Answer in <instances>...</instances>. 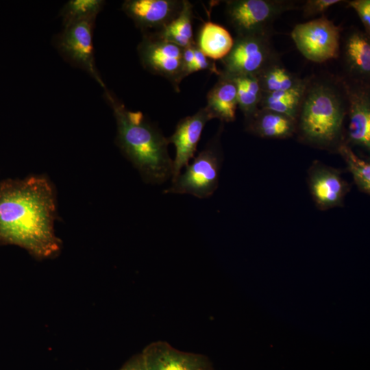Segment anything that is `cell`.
<instances>
[{"instance_id":"cell-19","label":"cell","mask_w":370,"mask_h":370,"mask_svg":"<svg viewBox=\"0 0 370 370\" xmlns=\"http://www.w3.org/2000/svg\"><path fill=\"white\" fill-rule=\"evenodd\" d=\"M192 21V4L188 1H182V8L178 14L154 34L182 48L188 47L195 44Z\"/></svg>"},{"instance_id":"cell-20","label":"cell","mask_w":370,"mask_h":370,"mask_svg":"<svg viewBox=\"0 0 370 370\" xmlns=\"http://www.w3.org/2000/svg\"><path fill=\"white\" fill-rule=\"evenodd\" d=\"M256 76L262 92L268 93L297 88L306 84L308 79L288 70L280 60L269 64Z\"/></svg>"},{"instance_id":"cell-27","label":"cell","mask_w":370,"mask_h":370,"mask_svg":"<svg viewBox=\"0 0 370 370\" xmlns=\"http://www.w3.org/2000/svg\"><path fill=\"white\" fill-rule=\"evenodd\" d=\"M346 2L348 7L356 11L363 25V31L370 36V1L352 0Z\"/></svg>"},{"instance_id":"cell-23","label":"cell","mask_w":370,"mask_h":370,"mask_svg":"<svg viewBox=\"0 0 370 370\" xmlns=\"http://www.w3.org/2000/svg\"><path fill=\"white\" fill-rule=\"evenodd\" d=\"M337 152L345 160L347 168L353 177L358 189L367 195L370 194V163L358 156L352 147L343 143Z\"/></svg>"},{"instance_id":"cell-10","label":"cell","mask_w":370,"mask_h":370,"mask_svg":"<svg viewBox=\"0 0 370 370\" xmlns=\"http://www.w3.org/2000/svg\"><path fill=\"white\" fill-rule=\"evenodd\" d=\"M347 94V127L344 143L370 151V86L369 83L343 77Z\"/></svg>"},{"instance_id":"cell-12","label":"cell","mask_w":370,"mask_h":370,"mask_svg":"<svg viewBox=\"0 0 370 370\" xmlns=\"http://www.w3.org/2000/svg\"><path fill=\"white\" fill-rule=\"evenodd\" d=\"M211 119L206 108H201L191 116H186L177 123L173 134L168 138L176 149V155L173 161L172 180L180 173L184 166L188 164L197 151L203 129Z\"/></svg>"},{"instance_id":"cell-2","label":"cell","mask_w":370,"mask_h":370,"mask_svg":"<svg viewBox=\"0 0 370 370\" xmlns=\"http://www.w3.org/2000/svg\"><path fill=\"white\" fill-rule=\"evenodd\" d=\"M347 107L343 77L323 74L308 77L295 134L311 147L337 152L344 143Z\"/></svg>"},{"instance_id":"cell-22","label":"cell","mask_w":370,"mask_h":370,"mask_svg":"<svg viewBox=\"0 0 370 370\" xmlns=\"http://www.w3.org/2000/svg\"><path fill=\"white\" fill-rule=\"evenodd\" d=\"M230 76L236 86L238 107L243 112L246 121L259 109L262 92L258 77L251 75Z\"/></svg>"},{"instance_id":"cell-7","label":"cell","mask_w":370,"mask_h":370,"mask_svg":"<svg viewBox=\"0 0 370 370\" xmlns=\"http://www.w3.org/2000/svg\"><path fill=\"white\" fill-rule=\"evenodd\" d=\"M95 19H86L63 26L53 45L61 56L72 66L91 76L104 90L95 64L92 43Z\"/></svg>"},{"instance_id":"cell-4","label":"cell","mask_w":370,"mask_h":370,"mask_svg":"<svg viewBox=\"0 0 370 370\" xmlns=\"http://www.w3.org/2000/svg\"><path fill=\"white\" fill-rule=\"evenodd\" d=\"M291 0H230L225 1L227 19L236 36H272L273 24L283 13L297 10Z\"/></svg>"},{"instance_id":"cell-1","label":"cell","mask_w":370,"mask_h":370,"mask_svg":"<svg viewBox=\"0 0 370 370\" xmlns=\"http://www.w3.org/2000/svg\"><path fill=\"white\" fill-rule=\"evenodd\" d=\"M54 190L42 176L0 183V241L21 246L38 258L58 254Z\"/></svg>"},{"instance_id":"cell-14","label":"cell","mask_w":370,"mask_h":370,"mask_svg":"<svg viewBox=\"0 0 370 370\" xmlns=\"http://www.w3.org/2000/svg\"><path fill=\"white\" fill-rule=\"evenodd\" d=\"M182 5V1L127 0L122 9L143 30H159L178 14Z\"/></svg>"},{"instance_id":"cell-9","label":"cell","mask_w":370,"mask_h":370,"mask_svg":"<svg viewBox=\"0 0 370 370\" xmlns=\"http://www.w3.org/2000/svg\"><path fill=\"white\" fill-rule=\"evenodd\" d=\"M138 52L147 70L168 79L175 87L185 77L183 48L154 34H146L138 46Z\"/></svg>"},{"instance_id":"cell-17","label":"cell","mask_w":370,"mask_h":370,"mask_svg":"<svg viewBox=\"0 0 370 370\" xmlns=\"http://www.w3.org/2000/svg\"><path fill=\"white\" fill-rule=\"evenodd\" d=\"M245 123L247 132L264 138L285 139L296 132L295 120L267 109L259 108Z\"/></svg>"},{"instance_id":"cell-24","label":"cell","mask_w":370,"mask_h":370,"mask_svg":"<svg viewBox=\"0 0 370 370\" xmlns=\"http://www.w3.org/2000/svg\"><path fill=\"white\" fill-rule=\"evenodd\" d=\"M105 2L102 0H70L62 8L60 15L63 26L86 20L96 19Z\"/></svg>"},{"instance_id":"cell-13","label":"cell","mask_w":370,"mask_h":370,"mask_svg":"<svg viewBox=\"0 0 370 370\" xmlns=\"http://www.w3.org/2000/svg\"><path fill=\"white\" fill-rule=\"evenodd\" d=\"M141 356L147 370H210L203 356L181 352L164 341L147 345Z\"/></svg>"},{"instance_id":"cell-6","label":"cell","mask_w":370,"mask_h":370,"mask_svg":"<svg viewBox=\"0 0 370 370\" xmlns=\"http://www.w3.org/2000/svg\"><path fill=\"white\" fill-rule=\"evenodd\" d=\"M221 156L214 143L200 151L193 162L172 180L165 193L190 194L199 198L210 197L218 187Z\"/></svg>"},{"instance_id":"cell-11","label":"cell","mask_w":370,"mask_h":370,"mask_svg":"<svg viewBox=\"0 0 370 370\" xmlns=\"http://www.w3.org/2000/svg\"><path fill=\"white\" fill-rule=\"evenodd\" d=\"M308 184L317 207L326 210L343 205L349 184L338 169L314 160L308 170Z\"/></svg>"},{"instance_id":"cell-21","label":"cell","mask_w":370,"mask_h":370,"mask_svg":"<svg viewBox=\"0 0 370 370\" xmlns=\"http://www.w3.org/2000/svg\"><path fill=\"white\" fill-rule=\"evenodd\" d=\"M307 81L304 85L291 90L269 93L262 92L259 108L270 110L286 115L296 121Z\"/></svg>"},{"instance_id":"cell-18","label":"cell","mask_w":370,"mask_h":370,"mask_svg":"<svg viewBox=\"0 0 370 370\" xmlns=\"http://www.w3.org/2000/svg\"><path fill=\"white\" fill-rule=\"evenodd\" d=\"M234 39L222 25L208 21L201 27L196 43L199 49L210 60H222L230 51Z\"/></svg>"},{"instance_id":"cell-3","label":"cell","mask_w":370,"mask_h":370,"mask_svg":"<svg viewBox=\"0 0 370 370\" xmlns=\"http://www.w3.org/2000/svg\"><path fill=\"white\" fill-rule=\"evenodd\" d=\"M104 97L113 110L117 125L116 141L124 155L138 169L146 182L161 184L172 176L169 144L141 112L129 110L106 88Z\"/></svg>"},{"instance_id":"cell-8","label":"cell","mask_w":370,"mask_h":370,"mask_svg":"<svg viewBox=\"0 0 370 370\" xmlns=\"http://www.w3.org/2000/svg\"><path fill=\"white\" fill-rule=\"evenodd\" d=\"M280 60L271 36H236L229 53L221 60L223 72L230 75H258L271 63Z\"/></svg>"},{"instance_id":"cell-26","label":"cell","mask_w":370,"mask_h":370,"mask_svg":"<svg viewBox=\"0 0 370 370\" xmlns=\"http://www.w3.org/2000/svg\"><path fill=\"white\" fill-rule=\"evenodd\" d=\"M209 70L219 75L221 71H219L215 66V64L207 58L195 45L194 49V59L192 64L186 71V76L193 73Z\"/></svg>"},{"instance_id":"cell-15","label":"cell","mask_w":370,"mask_h":370,"mask_svg":"<svg viewBox=\"0 0 370 370\" xmlns=\"http://www.w3.org/2000/svg\"><path fill=\"white\" fill-rule=\"evenodd\" d=\"M370 36L357 27L347 31L341 42L340 53L347 79L369 83Z\"/></svg>"},{"instance_id":"cell-28","label":"cell","mask_w":370,"mask_h":370,"mask_svg":"<svg viewBox=\"0 0 370 370\" xmlns=\"http://www.w3.org/2000/svg\"><path fill=\"white\" fill-rule=\"evenodd\" d=\"M120 370H147L141 354L132 357Z\"/></svg>"},{"instance_id":"cell-5","label":"cell","mask_w":370,"mask_h":370,"mask_svg":"<svg viewBox=\"0 0 370 370\" xmlns=\"http://www.w3.org/2000/svg\"><path fill=\"white\" fill-rule=\"evenodd\" d=\"M341 27L324 14L296 25L291 38L299 52L308 60L322 63L339 56Z\"/></svg>"},{"instance_id":"cell-16","label":"cell","mask_w":370,"mask_h":370,"mask_svg":"<svg viewBox=\"0 0 370 370\" xmlns=\"http://www.w3.org/2000/svg\"><path fill=\"white\" fill-rule=\"evenodd\" d=\"M238 108L236 86L233 78L221 71L219 79L207 95V110L211 119L223 122L236 119Z\"/></svg>"},{"instance_id":"cell-25","label":"cell","mask_w":370,"mask_h":370,"mask_svg":"<svg viewBox=\"0 0 370 370\" xmlns=\"http://www.w3.org/2000/svg\"><path fill=\"white\" fill-rule=\"evenodd\" d=\"M346 1L341 0H307L302 5L301 10L305 18H312L323 15L330 7Z\"/></svg>"}]
</instances>
